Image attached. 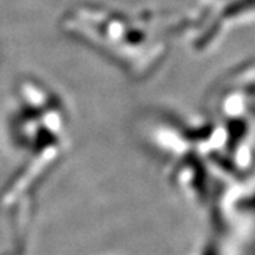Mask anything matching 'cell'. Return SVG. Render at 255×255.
<instances>
[{
  "instance_id": "obj_1",
  "label": "cell",
  "mask_w": 255,
  "mask_h": 255,
  "mask_svg": "<svg viewBox=\"0 0 255 255\" xmlns=\"http://www.w3.org/2000/svg\"><path fill=\"white\" fill-rule=\"evenodd\" d=\"M186 16L169 10H129L81 1L61 16L67 36L115 64L133 80L153 75L166 61L172 41L183 37Z\"/></svg>"
},
{
  "instance_id": "obj_2",
  "label": "cell",
  "mask_w": 255,
  "mask_h": 255,
  "mask_svg": "<svg viewBox=\"0 0 255 255\" xmlns=\"http://www.w3.org/2000/svg\"><path fill=\"white\" fill-rule=\"evenodd\" d=\"M70 114L54 88L33 75L14 82L6 132L16 150L24 152L36 164H53L61 156L67 139Z\"/></svg>"
},
{
  "instance_id": "obj_3",
  "label": "cell",
  "mask_w": 255,
  "mask_h": 255,
  "mask_svg": "<svg viewBox=\"0 0 255 255\" xmlns=\"http://www.w3.org/2000/svg\"><path fill=\"white\" fill-rule=\"evenodd\" d=\"M253 20L254 0H199L197 7L186 16L183 37L196 53H204L230 30Z\"/></svg>"
}]
</instances>
